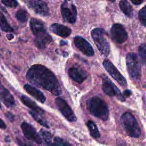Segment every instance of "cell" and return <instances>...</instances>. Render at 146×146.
Returning a JSON list of instances; mask_svg holds the SVG:
<instances>
[{
	"instance_id": "obj_1",
	"label": "cell",
	"mask_w": 146,
	"mask_h": 146,
	"mask_svg": "<svg viewBox=\"0 0 146 146\" xmlns=\"http://www.w3.org/2000/svg\"><path fill=\"white\" fill-rule=\"evenodd\" d=\"M27 80L39 87L50 91L54 95L61 94L59 82L54 74L47 67L40 64H34L27 71Z\"/></svg>"
},
{
	"instance_id": "obj_2",
	"label": "cell",
	"mask_w": 146,
	"mask_h": 146,
	"mask_svg": "<svg viewBox=\"0 0 146 146\" xmlns=\"http://www.w3.org/2000/svg\"><path fill=\"white\" fill-rule=\"evenodd\" d=\"M30 26L35 36L34 40L36 46L39 48H44L51 42L52 38L47 32L43 23L35 18L31 19Z\"/></svg>"
},
{
	"instance_id": "obj_3",
	"label": "cell",
	"mask_w": 146,
	"mask_h": 146,
	"mask_svg": "<svg viewBox=\"0 0 146 146\" xmlns=\"http://www.w3.org/2000/svg\"><path fill=\"white\" fill-rule=\"evenodd\" d=\"M88 111L95 117L106 120L108 117V108L106 103L98 96L91 98L87 103Z\"/></svg>"
},
{
	"instance_id": "obj_4",
	"label": "cell",
	"mask_w": 146,
	"mask_h": 146,
	"mask_svg": "<svg viewBox=\"0 0 146 146\" xmlns=\"http://www.w3.org/2000/svg\"><path fill=\"white\" fill-rule=\"evenodd\" d=\"M120 121L122 127L127 134L132 137L137 138L141 135V130L135 116L130 112L124 113L121 117Z\"/></svg>"
},
{
	"instance_id": "obj_5",
	"label": "cell",
	"mask_w": 146,
	"mask_h": 146,
	"mask_svg": "<svg viewBox=\"0 0 146 146\" xmlns=\"http://www.w3.org/2000/svg\"><path fill=\"white\" fill-rule=\"evenodd\" d=\"M91 36L100 52L105 56H108L110 52V46L106 38L103 29L95 28L91 31Z\"/></svg>"
},
{
	"instance_id": "obj_6",
	"label": "cell",
	"mask_w": 146,
	"mask_h": 146,
	"mask_svg": "<svg viewBox=\"0 0 146 146\" xmlns=\"http://www.w3.org/2000/svg\"><path fill=\"white\" fill-rule=\"evenodd\" d=\"M126 64L131 77L134 79H139L141 76V70L136 54L133 52L128 53L126 56Z\"/></svg>"
},
{
	"instance_id": "obj_7",
	"label": "cell",
	"mask_w": 146,
	"mask_h": 146,
	"mask_svg": "<svg viewBox=\"0 0 146 146\" xmlns=\"http://www.w3.org/2000/svg\"><path fill=\"white\" fill-rule=\"evenodd\" d=\"M28 7L35 13L42 15H49V9L47 3L43 0H23Z\"/></svg>"
},
{
	"instance_id": "obj_8",
	"label": "cell",
	"mask_w": 146,
	"mask_h": 146,
	"mask_svg": "<svg viewBox=\"0 0 146 146\" xmlns=\"http://www.w3.org/2000/svg\"><path fill=\"white\" fill-rule=\"evenodd\" d=\"M61 14L66 22L69 23H74L75 22L77 16L76 7L72 3L68 5L67 0L61 6Z\"/></svg>"
},
{
	"instance_id": "obj_9",
	"label": "cell",
	"mask_w": 146,
	"mask_h": 146,
	"mask_svg": "<svg viewBox=\"0 0 146 146\" xmlns=\"http://www.w3.org/2000/svg\"><path fill=\"white\" fill-rule=\"evenodd\" d=\"M103 66L109 74L122 87L127 86V81L124 77L108 59H105L103 62Z\"/></svg>"
},
{
	"instance_id": "obj_10",
	"label": "cell",
	"mask_w": 146,
	"mask_h": 146,
	"mask_svg": "<svg viewBox=\"0 0 146 146\" xmlns=\"http://www.w3.org/2000/svg\"><path fill=\"white\" fill-rule=\"evenodd\" d=\"M55 104L62 115L68 121L74 122L76 120V117L74 112L64 99L59 97L56 98L55 99Z\"/></svg>"
},
{
	"instance_id": "obj_11",
	"label": "cell",
	"mask_w": 146,
	"mask_h": 146,
	"mask_svg": "<svg viewBox=\"0 0 146 146\" xmlns=\"http://www.w3.org/2000/svg\"><path fill=\"white\" fill-rule=\"evenodd\" d=\"M111 35L112 39L119 43L125 42L128 38L127 33L124 26L119 23L114 24L111 29Z\"/></svg>"
},
{
	"instance_id": "obj_12",
	"label": "cell",
	"mask_w": 146,
	"mask_h": 146,
	"mask_svg": "<svg viewBox=\"0 0 146 146\" xmlns=\"http://www.w3.org/2000/svg\"><path fill=\"white\" fill-rule=\"evenodd\" d=\"M102 89L104 92L110 96H116L121 101H124L125 99L117 87L107 78L103 79Z\"/></svg>"
},
{
	"instance_id": "obj_13",
	"label": "cell",
	"mask_w": 146,
	"mask_h": 146,
	"mask_svg": "<svg viewBox=\"0 0 146 146\" xmlns=\"http://www.w3.org/2000/svg\"><path fill=\"white\" fill-rule=\"evenodd\" d=\"M21 129L25 137L29 140L34 141L37 144H41L42 139L39 135L37 133L35 129L30 124L27 122H23L21 124Z\"/></svg>"
},
{
	"instance_id": "obj_14",
	"label": "cell",
	"mask_w": 146,
	"mask_h": 146,
	"mask_svg": "<svg viewBox=\"0 0 146 146\" xmlns=\"http://www.w3.org/2000/svg\"><path fill=\"white\" fill-rule=\"evenodd\" d=\"M74 43L76 47L84 55L91 56L94 54V51L91 45L83 37L77 36L74 38Z\"/></svg>"
},
{
	"instance_id": "obj_15",
	"label": "cell",
	"mask_w": 146,
	"mask_h": 146,
	"mask_svg": "<svg viewBox=\"0 0 146 146\" xmlns=\"http://www.w3.org/2000/svg\"><path fill=\"white\" fill-rule=\"evenodd\" d=\"M0 99L7 107H12L15 105V102L12 95L1 84H0Z\"/></svg>"
},
{
	"instance_id": "obj_16",
	"label": "cell",
	"mask_w": 146,
	"mask_h": 146,
	"mask_svg": "<svg viewBox=\"0 0 146 146\" xmlns=\"http://www.w3.org/2000/svg\"><path fill=\"white\" fill-rule=\"evenodd\" d=\"M68 75L72 79L79 83H82L87 78V74L85 71L74 67L68 70Z\"/></svg>"
},
{
	"instance_id": "obj_17",
	"label": "cell",
	"mask_w": 146,
	"mask_h": 146,
	"mask_svg": "<svg viewBox=\"0 0 146 146\" xmlns=\"http://www.w3.org/2000/svg\"><path fill=\"white\" fill-rule=\"evenodd\" d=\"M50 29L52 33L63 38L68 36L71 33V30L69 27L59 23L52 24Z\"/></svg>"
},
{
	"instance_id": "obj_18",
	"label": "cell",
	"mask_w": 146,
	"mask_h": 146,
	"mask_svg": "<svg viewBox=\"0 0 146 146\" xmlns=\"http://www.w3.org/2000/svg\"><path fill=\"white\" fill-rule=\"evenodd\" d=\"M24 89L26 90V91L27 93H29L30 95L33 96L34 98H35L39 102L42 103L45 102L46 98L43 95V94L40 90L36 88L35 87L26 84L24 86Z\"/></svg>"
},
{
	"instance_id": "obj_19",
	"label": "cell",
	"mask_w": 146,
	"mask_h": 146,
	"mask_svg": "<svg viewBox=\"0 0 146 146\" xmlns=\"http://www.w3.org/2000/svg\"><path fill=\"white\" fill-rule=\"evenodd\" d=\"M21 99L22 102L25 105L34 111L35 113L39 114H42L44 113V111L42 108L38 107L34 101L31 100L30 98L26 96L25 95H22L21 98Z\"/></svg>"
},
{
	"instance_id": "obj_20",
	"label": "cell",
	"mask_w": 146,
	"mask_h": 146,
	"mask_svg": "<svg viewBox=\"0 0 146 146\" xmlns=\"http://www.w3.org/2000/svg\"><path fill=\"white\" fill-rule=\"evenodd\" d=\"M119 7L123 13L128 17L133 15V9L127 0H120Z\"/></svg>"
},
{
	"instance_id": "obj_21",
	"label": "cell",
	"mask_w": 146,
	"mask_h": 146,
	"mask_svg": "<svg viewBox=\"0 0 146 146\" xmlns=\"http://www.w3.org/2000/svg\"><path fill=\"white\" fill-rule=\"evenodd\" d=\"M40 135L45 143L46 146H55L54 143V138L52 135L44 129H40Z\"/></svg>"
},
{
	"instance_id": "obj_22",
	"label": "cell",
	"mask_w": 146,
	"mask_h": 146,
	"mask_svg": "<svg viewBox=\"0 0 146 146\" xmlns=\"http://www.w3.org/2000/svg\"><path fill=\"white\" fill-rule=\"evenodd\" d=\"M87 126L90 132V135L93 137L94 138H99L100 136V133L99 132V131L95 124V123L89 120L87 122Z\"/></svg>"
},
{
	"instance_id": "obj_23",
	"label": "cell",
	"mask_w": 146,
	"mask_h": 146,
	"mask_svg": "<svg viewBox=\"0 0 146 146\" xmlns=\"http://www.w3.org/2000/svg\"><path fill=\"white\" fill-rule=\"evenodd\" d=\"M0 28L5 32H13L14 31L2 13H0Z\"/></svg>"
},
{
	"instance_id": "obj_24",
	"label": "cell",
	"mask_w": 146,
	"mask_h": 146,
	"mask_svg": "<svg viewBox=\"0 0 146 146\" xmlns=\"http://www.w3.org/2000/svg\"><path fill=\"white\" fill-rule=\"evenodd\" d=\"M15 17L19 22L22 23H25L27 21V13L26 10L23 9H21L17 12Z\"/></svg>"
},
{
	"instance_id": "obj_25",
	"label": "cell",
	"mask_w": 146,
	"mask_h": 146,
	"mask_svg": "<svg viewBox=\"0 0 146 146\" xmlns=\"http://www.w3.org/2000/svg\"><path fill=\"white\" fill-rule=\"evenodd\" d=\"M30 114L31 115V116L38 123H39L40 125H42L43 127H45L46 128H48L49 126L48 125L47 122L43 120V119H42L40 117H39V116L35 112H34L33 111H30Z\"/></svg>"
},
{
	"instance_id": "obj_26",
	"label": "cell",
	"mask_w": 146,
	"mask_h": 146,
	"mask_svg": "<svg viewBox=\"0 0 146 146\" xmlns=\"http://www.w3.org/2000/svg\"><path fill=\"white\" fill-rule=\"evenodd\" d=\"M139 19L140 22L146 27V5L139 11Z\"/></svg>"
},
{
	"instance_id": "obj_27",
	"label": "cell",
	"mask_w": 146,
	"mask_h": 146,
	"mask_svg": "<svg viewBox=\"0 0 146 146\" xmlns=\"http://www.w3.org/2000/svg\"><path fill=\"white\" fill-rule=\"evenodd\" d=\"M54 143L55 146H72L68 142L59 137L54 138Z\"/></svg>"
},
{
	"instance_id": "obj_28",
	"label": "cell",
	"mask_w": 146,
	"mask_h": 146,
	"mask_svg": "<svg viewBox=\"0 0 146 146\" xmlns=\"http://www.w3.org/2000/svg\"><path fill=\"white\" fill-rule=\"evenodd\" d=\"M139 54L140 57V59L143 63L145 62V59L146 57V47L145 45H141L139 47Z\"/></svg>"
},
{
	"instance_id": "obj_29",
	"label": "cell",
	"mask_w": 146,
	"mask_h": 146,
	"mask_svg": "<svg viewBox=\"0 0 146 146\" xmlns=\"http://www.w3.org/2000/svg\"><path fill=\"white\" fill-rule=\"evenodd\" d=\"M2 3L5 6L15 8L18 6L17 0H1Z\"/></svg>"
},
{
	"instance_id": "obj_30",
	"label": "cell",
	"mask_w": 146,
	"mask_h": 146,
	"mask_svg": "<svg viewBox=\"0 0 146 146\" xmlns=\"http://www.w3.org/2000/svg\"><path fill=\"white\" fill-rule=\"evenodd\" d=\"M17 141L18 144L19 146H29L27 144H26V143H25L24 141H23L21 139H20L18 137H17Z\"/></svg>"
},
{
	"instance_id": "obj_31",
	"label": "cell",
	"mask_w": 146,
	"mask_h": 146,
	"mask_svg": "<svg viewBox=\"0 0 146 146\" xmlns=\"http://www.w3.org/2000/svg\"><path fill=\"white\" fill-rule=\"evenodd\" d=\"M5 115H6V117L8 119V120H9L10 121H12L14 120V115H13L11 113L8 112H7V113H5Z\"/></svg>"
},
{
	"instance_id": "obj_32",
	"label": "cell",
	"mask_w": 146,
	"mask_h": 146,
	"mask_svg": "<svg viewBox=\"0 0 146 146\" xmlns=\"http://www.w3.org/2000/svg\"><path fill=\"white\" fill-rule=\"evenodd\" d=\"M116 143L117 146H127L126 143L122 139H117Z\"/></svg>"
},
{
	"instance_id": "obj_33",
	"label": "cell",
	"mask_w": 146,
	"mask_h": 146,
	"mask_svg": "<svg viewBox=\"0 0 146 146\" xmlns=\"http://www.w3.org/2000/svg\"><path fill=\"white\" fill-rule=\"evenodd\" d=\"M144 0H131V1L134 4V5H140L143 2Z\"/></svg>"
},
{
	"instance_id": "obj_34",
	"label": "cell",
	"mask_w": 146,
	"mask_h": 146,
	"mask_svg": "<svg viewBox=\"0 0 146 146\" xmlns=\"http://www.w3.org/2000/svg\"><path fill=\"white\" fill-rule=\"evenodd\" d=\"M6 128V124L5 123V122L1 119H0V128L5 129Z\"/></svg>"
},
{
	"instance_id": "obj_35",
	"label": "cell",
	"mask_w": 146,
	"mask_h": 146,
	"mask_svg": "<svg viewBox=\"0 0 146 146\" xmlns=\"http://www.w3.org/2000/svg\"><path fill=\"white\" fill-rule=\"evenodd\" d=\"M131 94V92L130 90H127L125 91H124V96H126L127 97H128Z\"/></svg>"
},
{
	"instance_id": "obj_36",
	"label": "cell",
	"mask_w": 146,
	"mask_h": 146,
	"mask_svg": "<svg viewBox=\"0 0 146 146\" xmlns=\"http://www.w3.org/2000/svg\"><path fill=\"white\" fill-rule=\"evenodd\" d=\"M6 37L9 40H10V39H12L14 38V35L12 34H7L6 35Z\"/></svg>"
},
{
	"instance_id": "obj_37",
	"label": "cell",
	"mask_w": 146,
	"mask_h": 146,
	"mask_svg": "<svg viewBox=\"0 0 146 146\" xmlns=\"http://www.w3.org/2000/svg\"><path fill=\"white\" fill-rule=\"evenodd\" d=\"M6 10L5 9H4L1 5H0V13L1 12H6Z\"/></svg>"
},
{
	"instance_id": "obj_38",
	"label": "cell",
	"mask_w": 146,
	"mask_h": 146,
	"mask_svg": "<svg viewBox=\"0 0 146 146\" xmlns=\"http://www.w3.org/2000/svg\"><path fill=\"white\" fill-rule=\"evenodd\" d=\"M109 1H111V2H114L115 0H109Z\"/></svg>"
},
{
	"instance_id": "obj_39",
	"label": "cell",
	"mask_w": 146,
	"mask_h": 146,
	"mask_svg": "<svg viewBox=\"0 0 146 146\" xmlns=\"http://www.w3.org/2000/svg\"><path fill=\"white\" fill-rule=\"evenodd\" d=\"M145 65H146V57H145Z\"/></svg>"
},
{
	"instance_id": "obj_40",
	"label": "cell",
	"mask_w": 146,
	"mask_h": 146,
	"mask_svg": "<svg viewBox=\"0 0 146 146\" xmlns=\"http://www.w3.org/2000/svg\"><path fill=\"white\" fill-rule=\"evenodd\" d=\"M1 104H0V109H1Z\"/></svg>"
}]
</instances>
